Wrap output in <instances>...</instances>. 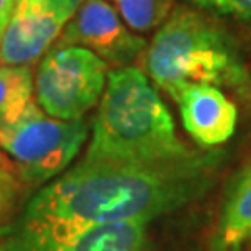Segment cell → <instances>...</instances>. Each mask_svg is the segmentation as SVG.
<instances>
[{
    "instance_id": "cell-12",
    "label": "cell",
    "mask_w": 251,
    "mask_h": 251,
    "mask_svg": "<svg viewBox=\"0 0 251 251\" xmlns=\"http://www.w3.org/2000/svg\"><path fill=\"white\" fill-rule=\"evenodd\" d=\"M117 15L134 32L160 28L173 13V0H110Z\"/></svg>"
},
{
    "instance_id": "cell-9",
    "label": "cell",
    "mask_w": 251,
    "mask_h": 251,
    "mask_svg": "<svg viewBox=\"0 0 251 251\" xmlns=\"http://www.w3.org/2000/svg\"><path fill=\"white\" fill-rule=\"evenodd\" d=\"M210 251H248L251 248V160L234 177L210 236Z\"/></svg>"
},
{
    "instance_id": "cell-4",
    "label": "cell",
    "mask_w": 251,
    "mask_h": 251,
    "mask_svg": "<svg viewBox=\"0 0 251 251\" xmlns=\"http://www.w3.org/2000/svg\"><path fill=\"white\" fill-rule=\"evenodd\" d=\"M88 138V125L47 116L36 102L15 125L0 132V152L19 180L41 186L69 168Z\"/></svg>"
},
{
    "instance_id": "cell-3",
    "label": "cell",
    "mask_w": 251,
    "mask_h": 251,
    "mask_svg": "<svg viewBox=\"0 0 251 251\" xmlns=\"http://www.w3.org/2000/svg\"><path fill=\"white\" fill-rule=\"evenodd\" d=\"M144 65L151 80L173 99L190 84L242 88L250 73L242 54L216 21L179 8L147 45Z\"/></svg>"
},
{
    "instance_id": "cell-5",
    "label": "cell",
    "mask_w": 251,
    "mask_h": 251,
    "mask_svg": "<svg viewBox=\"0 0 251 251\" xmlns=\"http://www.w3.org/2000/svg\"><path fill=\"white\" fill-rule=\"evenodd\" d=\"M108 63L78 45L56 43L37 65L34 76L36 104L47 116L78 121L102 97Z\"/></svg>"
},
{
    "instance_id": "cell-6",
    "label": "cell",
    "mask_w": 251,
    "mask_h": 251,
    "mask_svg": "<svg viewBox=\"0 0 251 251\" xmlns=\"http://www.w3.org/2000/svg\"><path fill=\"white\" fill-rule=\"evenodd\" d=\"M84 0H15L0 41V65H30L62 36Z\"/></svg>"
},
{
    "instance_id": "cell-16",
    "label": "cell",
    "mask_w": 251,
    "mask_h": 251,
    "mask_svg": "<svg viewBox=\"0 0 251 251\" xmlns=\"http://www.w3.org/2000/svg\"><path fill=\"white\" fill-rule=\"evenodd\" d=\"M0 164H2V166H8V160L4 158V154H2V152H0Z\"/></svg>"
},
{
    "instance_id": "cell-2",
    "label": "cell",
    "mask_w": 251,
    "mask_h": 251,
    "mask_svg": "<svg viewBox=\"0 0 251 251\" xmlns=\"http://www.w3.org/2000/svg\"><path fill=\"white\" fill-rule=\"evenodd\" d=\"M194 152L175 134L168 108L142 69L126 65L108 73L90 147L82 160L164 164Z\"/></svg>"
},
{
    "instance_id": "cell-8",
    "label": "cell",
    "mask_w": 251,
    "mask_h": 251,
    "mask_svg": "<svg viewBox=\"0 0 251 251\" xmlns=\"http://www.w3.org/2000/svg\"><path fill=\"white\" fill-rule=\"evenodd\" d=\"M182 125L198 144L216 147L231 140L236 130L238 112L216 86L190 84L175 97Z\"/></svg>"
},
{
    "instance_id": "cell-13",
    "label": "cell",
    "mask_w": 251,
    "mask_h": 251,
    "mask_svg": "<svg viewBox=\"0 0 251 251\" xmlns=\"http://www.w3.org/2000/svg\"><path fill=\"white\" fill-rule=\"evenodd\" d=\"M199 9L251 25V0H190Z\"/></svg>"
},
{
    "instance_id": "cell-1",
    "label": "cell",
    "mask_w": 251,
    "mask_h": 251,
    "mask_svg": "<svg viewBox=\"0 0 251 251\" xmlns=\"http://www.w3.org/2000/svg\"><path fill=\"white\" fill-rule=\"evenodd\" d=\"M222 160V151L164 164L82 160L30 199L0 251H45L88 227L175 212L210 190Z\"/></svg>"
},
{
    "instance_id": "cell-15",
    "label": "cell",
    "mask_w": 251,
    "mask_h": 251,
    "mask_svg": "<svg viewBox=\"0 0 251 251\" xmlns=\"http://www.w3.org/2000/svg\"><path fill=\"white\" fill-rule=\"evenodd\" d=\"M13 6H15V0H0V41H2L4 32H6V28L9 25Z\"/></svg>"
},
{
    "instance_id": "cell-11",
    "label": "cell",
    "mask_w": 251,
    "mask_h": 251,
    "mask_svg": "<svg viewBox=\"0 0 251 251\" xmlns=\"http://www.w3.org/2000/svg\"><path fill=\"white\" fill-rule=\"evenodd\" d=\"M34 102L30 65H0V132L15 125Z\"/></svg>"
},
{
    "instance_id": "cell-7",
    "label": "cell",
    "mask_w": 251,
    "mask_h": 251,
    "mask_svg": "<svg viewBox=\"0 0 251 251\" xmlns=\"http://www.w3.org/2000/svg\"><path fill=\"white\" fill-rule=\"evenodd\" d=\"M62 45H78L97 54L106 63L126 67L147 50L144 37L126 28L106 0H84L78 11L63 28Z\"/></svg>"
},
{
    "instance_id": "cell-10",
    "label": "cell",
    "mask_w": 251,
    "mask_h": 251,
    "mask_svg": "<svg viewBox=\"0 0 251 251\" xmlns=\"http://www.w3.org/2000/svg\"><path fill=\"white\" fill-rule=\"evenodd\" d=\"M149 222H117L88 227L45 251H145Z\"/></svg>"
},
{
    "instance_id": "cell-14",
    "label": "cell",
    "mask_w": 251,
    "mask_h": 251,
    "mask_svg": "<svg viewBox=\"0 0 251 251\" xmlns=\"http://www.w3.org/2000/svg\"><path fill=\"white\" fill-rule=\"evenodd\" d=\"M21 188V180L8 166L0 164V224L8 218L9 210L13 208Z\"/></svg>"
}]
</instances>
